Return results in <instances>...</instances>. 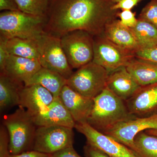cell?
Here are the masks:
<instances>
[{
    "label": "cell",
    "mask_w": 157,
    "mask_h": 157,
    "mask_svg": "<svg viewBox=\"0 0 157 157\" xmlns=\"http://www.w3.org/2000/svg\"><path fill=\"white\" fill-rule=\"evenodd\" d=\"M67 79L59 73L42 67L24 83L25 86L38 84L45 88L54 96L58 98Z\"/></svg>",
    "instance_id": "ffe728a7"
},
{
    "label": "cell",
    "mask_w": 157,
    "mask_h": 157,
    "mask_svg": "<svg viewBox=\"0 0 157 157\" xmlns=\"http://www.w3.org/2000/svg\"><path fill=\"white\" fill-rule=\"evenodd\" d=\"M73 129L52 126L37 127L32 150L52 155L73 146Z\"/></svg>",
    "instance_id": "9c48e42d"
},
{
    "label": "cell",
    "mask_w": 157,
    "mask_h": 157,
    "mask_svg": "<svg viewBox=\"0 0 157 157\" xmlns=\"http://www.w3.org/2000/svg\"><path fill=\"white\" fill-rule=\"evenodd\" d=\"M85 157H110L100 150L86 144L83 147Z\"/></svg>",
    "instance_id": "1f68e13d"
},
{
    "label": "cell",
    "mask_w": 157,
    "mask_h": 157,
    "mask_svg": "<svg viewBox=\"0 0 157 157\" xmlns=\"http://www.w3.org/2000/svg\"><path fill=\"white\" fill-rule=\"evenodd\" d=\"M37 40L11 38L7 41V50L10 55L38 60L39 52Z\"/></svg>",
    "instance_id": "7402d4cb"
},
{
    "label": "cell",
    "mask_w": 157,
    "mask_h": 157,
    "mask_svg": "<svg viewBox=\"0 0 157 157\" xmlns=\"http://www.w3.org/2000/svg\"></svg>",
    "instance_id": "74e56055"
},
{
    "label": "cell",
    "mask_w": 157,
    "mask_h": 157,
    "mask_svg": "<svg viewBox=\"0 0 157 157\" xmlns=\"http://www.w3.org/2000/svg\"><path fill=\"white\" fill-rule=\"evenodd\" d=\"M75 128L86 138V143L110 157H140L132 149L97 131L87 123H76Z\"/></svg>",
    "instance_id": "30bf717a"
},
{
    "label": "cell",
    "mask_w": 157,
    "mask_h": 157,
    "mask_svg": "<svg viewBox=\"0 0 157 157\" xmlns=\"http://www.w3.org/2000/svg\"><path fill=\"white\" fill-rule=\"evenodd\" d=\"M147 134L157 136V129H148L145 131Z\"/></svg>",
    "instance_id": "d590c367"
},
{
    "label": "cell",
    "mask_w": 157,
    "mask_h": 157,
    "mask_svg": "<svg viewBox=\"0 0 157 157\" xmlns=\"http://www.w3.org/2000/svg\"><path fill=\"white\" fill-rule=\"evenodd\" d=\"M94 101L92 110L86 123L103 134L124 122L137 117L129 112L125 101L107 87L94 98Z\"/></svg>",
    "instance_id": "7a4b0ae2"
},
{
    "label": "cell",
    "mask_w": 157,
    "mask_h": 157,
    "mask_svg": "<svg viewBox=\"0 0 157 157\" xmlns=\"http://www.w3.org/2000/svg\"><path fill=\"white\" fill-rule=\"evenodd\" d=\"M54 99L53 95L42 86H24L20 93L19 107L25 108L34 116L46 109Z\"/></svg>",
    "instance_id": "5bb4252c"
},
{
    "label": "cell",
    "mask_w": 157,
    "mask_h": 157,
    "mask_svg": "<svg viewBox=\"0 0 157 157\" xmlns=\"http://www.w3.org/2000/svg\"><path fill=\"white\" fill-rule=\"evenodd\" d=\"M59 97L76 123L87 122L94 106V99L81 95L67 85Z\"/></svg>",
    "instance_id": "4fadbf2b"
},
{
    "label": "cell",
    "mask_w": 157,
    "mask_h": 157,
    "mask_svg": "<svg viewBox=\"0 0 157 157\" xmlns=\"http://www.w3.org/2000/svg\"><path fill=\"white\" fill-rule=\"evenodd\" d=\"M37 127L57 126L74 128L76 122L59 98H55L46 109L34 116Z\"/></svg>",
    "instance_id": "9a60e30c"
},
{
    "label": "cell",
    "mask_w": 157,
    "mask_h": 157,
    "mask_svg": "<svg viewBox=\"0 0 157 157\" xmlns=\"http://www.w3.org/2000/svg\"><path fill=\"white\" fill-rule=\"evenodd\" d=\"M42 68L39 61L10 55L4 71L14 80L24 83Z\"/></svg>",
    "instance_id": "e0dca14e"
},
{
    "label": "cell",
    "mask_w": 157,
    "mask_h": 157,
    "mask_svg": "<svg viewBox=\"0 0 157 157\" xmlns=\"http://www.w3.org/2000/svg\"><path fill=\"white\" fill-rule=\"evenodd\" d=\"M114 4L111 0H52L45 33L60 38L75 30L100 36L106 25L117 17Z\"/></svg>",
    "instance_id": "6da1fadb"
},
{
    "label": "cell",
    "mask_w": 157,
    "mask_h": 157,
    "mask_svg": "<svg viewBox=\"0 0 157 157\" xmlns=\"http://www.w3.org/2000/svg\"><path fill=\"white\" fill-rule=\"evenodd\" d=\"M0 10L14 11L19 9L15 0H0Z\"/></svg>",
    "instance_id": "836d02e7"
},
{
    "label": "cell",
    "mask_w": 157,
    "mask_h": 157,
    "mask_svg": "<svg viewBox=\"0 0 157 157\" xmlns=\"http://www.w3.org/2000/svg\"><path fill=\"white\" fill-rule=\"evenodd\" d=\"M138 18L150 23L157 29V0H151L142 9Z\"/></svg>",
    "instance_id": "484cf974"
},
{
    "label": "cell",
    "mask_w": 157,
    "mask_h": 157,
    "mask_svg": "<svg viewBox=\"0 0 157 157\" xmlns=\"http://www.w3.org/2000/svg\"><path fill=\"white\" fill-rule=\"evenodd\" d=\"M9 134L4 125L0 128V157H9L10 155L9 149Z\"/></svg>",
    "instance_id": "f1b7e54d"
},
{
    "label": "cell",
    "mask_w": 157,
    "mask_h": 157,
    "mask_svg": "<svg viewBox=\"0 0 157 157\" xmlns=\"http://www.w3.org/2000/svg\"><path fill=\"white\" fill-rule=\"evenodd\" d=\"M103 35L107 39L123 48L136 52L140 49L131 28L121 24L114 19L105 25Z\"/></svg>",
    "instance_id": "ac0fdd59"
},
{
    "label": "cell",
    "mask_w": 157,
    "mask_h": 157,
    "mask_svg": "<svg viewBox=\"0 0 157 157\" xmlns=\"http://www.w3.org/2000/svg\"><path fill=\"white\" fill-rule=\"evenodd\" d=\"M20 11L39 16H46L52 0H15Z\"/></svg>",
    "instance_id": "d4e9b609"
},
{
    "label": "cell",
    "mask_w": 157,
    "mask_h": 157,
    "mask_svg": "<svg viewBox=\"0 0 157 157\" xmlns=\"http://www.w3.org/2000/svg\"></svg>",
    "instance_id": "f35d334b"
},
{
    "label": "cell",
    "mask_w": 157,
    "mask_h": 157,
    "mask_svg": "<svg viewBox=\"0 0 157 157\" xmlns=\"http://www.w3.org/2000/svg\"><path fill=\"white\" fill-rule=\"evenodd\" d=\"M68 63L73 69L81 67L93 61L94 36L83 30H75L60 38Z\"/></svg>",
    "instance_id": "ba28073f"
},
{
    "label": "cell",
    "mask_w": 157,
    "mask_h": 157,
    "mask_svg": "<svg viewBox=\"0 0 157 157\" xmlns=\"http://www.w3.org/2000/svg\"><path fill=\"white\" fill-rule=\"evenodd\" d=\"M8 39L0 36V71L3 72L5 69L6 61L9 54L7 50V42Z\"/></svg>",
    "instance_id": "f546056e"
},
{
    "label": "cell",
    "mask_w": 157,
    "mask_h": 157,
    "mask_svg": "<svg viewBox=\"0 0 157 157\" xmlns=\"http://www.w3.org/2000/svg\"><path fill=\"white\" fill-rule=\"evenodd\" d=\"M133 151L140 157H157V136L145 131L138 133L134 139Z\"/></svg>",
    "instance_id": "cb8c5ba5"
},
{
    "label": "cell",
    "mask_w": 157,
    "mask_h": 157,
    "mask_svg": "<svg viewBox=\"0 0 157 157\" xmlns=\"http://www.w3.org/2000/svg\"><path fill=\"white\" fill-rule=\"evenodd\" d=\"M52 157H82L77 153L73 146L63 149L57 152L52 155Z\"/></svg>",
    "instance_id": "d6a6232c"
},
{
    "label": "cell",
    "mask_w": 157,
    "mask_h": 157,
    "mask_svg": "<svg viewBox=\"0 0 157 157\" xmlns=\"http://www.w3.org/2000/svg\"><path fill=\"white\" fill-rule=\"evenodd\" d=\"M151 129H157V113L124 122L105 134L133 150L135 136L140 132Z\"/></svg>",
    "instance_id": "8fae6325"
},
{
    "label": "cell",
    "mask_w": 157,
    "mask_h": 157,
    "mask_svg": "<svg viewBox=\"0 0 157 157\" xmlns=\"http://www.w3.org/2000/svg\"><path fill=\"white\" fill-rule=\"evenodd\" d=\"M142 1L143 0H121L113 5V9L115 11L119 9H121L122 11L131 10Z\"/></svg>",
    "instance_id": "4dcf8cb0"
},
{
    "label": "cell",
    "mask_w": 157,
    "mask_h": 157,
    "mask_svg": "<svg viewBox=\"0 0 157 157\" xmlns=\"http://www.w3.org/2000/svg\"><path fill=\"white\" fill-rule=\"evenodd\" d=\"M52 155L43 153L34 150L29 151L17 155H10L9 157H52Z\"/></svg>",
    "instance_id": "e575fe53"
},
{
    "label": "cell",
    "mask_w": 157,
    "mask_h": 157,
    "mask_svg": "<svg viewBox=\"0 0 157 157\" xmlns=\"http://www.w3.org/2000/svg\"><path fill=\"white\" fill-rule=\"evenodd\" d=\"M24 83L14 80L5 72L0 73V109L3 112L20 105V93Z\"/></svg>",
    "instance_id": "d6986e66"
},
{
    "label": "cell",
    "mask_w": 157,
    "mask_h": 157,
    "mask_svg": "<svg viewBox=\"0 0 157 157\" xmlns=\"http://www.w3.org/2000/svg\"><path fill=\"white\" fill-rule=\"evenodd\" d=\"M93 62L111 73L122 67H126L135 58V52L117 45L104 35L94 37Z\"/></svg>",
    "instance_id": "52a82bcc"
},
{
    "label": "cell",
    "mask_w": 157,
    "mask_h": 157,
    "mask_svg": "<svg viewBox=\"0 0 157 157\" xmlns=\"http://www.w3.org/2000/svg\"><path fill=\"white\" fill-rule=\"evenodd\" d=\"M125 102L129 112L136 117H145L157 113V82L140 86Z\"/></svg>",
    "instance_id": "7c38bea8"
},
{
    "label": "cell",
    "mask_w": 157,
    "mask_h": 157,
    "mask_svg": "<svg viewBox=\"0 0 157 157\" xmlns=\"http://www.w3.org/2000/svg\"><path fill=\"white\" fill-rule=\"evenodd\" d=\"M39 62L42 67L60 74L67 79L73 72L61 43L60 38L45 33L37 40Z\"/></svg>",
    "instance_id": "8992f818"
},
{
    "label": "cell",
    "mask_w": 157,
    "mask_h": 157,
    "mask_svg": "<svg viewBox=\"0 0 157 157\" xmlns=\"http://www.w3.org/2000/svg\"><path fill=\"white\" fill-rule=\"evenodd\" d=\"M121 1V0H111V1L114 3V4H115V3H117L118 2H119Z\"/></svg>",
    "instance_id": "8d00e7d4"
},
{
    "label": "cell",
    "mask_w": 157,
    "mask_h": 157,
    "mask_svg": "<svg viewBox=\"0 0 157 157\" xmlns=\"http://www.w3.org/2000/svg\"><path fill=\"white\" fill-rule=\"evenodd\" d=\"M135 56L137 59L157 64V45L137 50L135 52Z\"/></svg>",
    "instance_id": "4316f807"
},
{
    "label": "cell",
    "mask_w": 157,
    "mask_h": 157,
    "mask_svg": "<svg viewBox=\"0 0 157 157\" xmlns=\"http://www.w3.org/2000/svg\"><path fill=\"white\" fill-rule=\"evenodd\" d=\"M108 74L106 69L92 61L73 72L67 85L81 95L94 99L107 87Z\"/></svg>",
    "instance_id": "5b68a950"
},
{
    "label": "cell",
    "mask_w": 157,
    "mask_h": 157,
    "mask_svg": "<svg viewBox=\"0 0 157 157\" xmlns=\"http://www.w3.org/2000/svg\"><path fill=\"white\" fill-rule=\"evenodd\" d=\"M135 15V13L131 10H124L121 12H118L117 17H119L121 24L131 29L136 25L138 21Z\"/></svg>",
    "instance_id": "83f0119b"
},
{
    "label": "cell",
    "mask_w": 157,
    "mask_h": 157,
    "mask_svg": "<svg viewBox=\"0 0 157 157\" xmlns=\"http://www.w3.org/2000/svg\"><path fill=\"white\" fill-rule=\"evenodd\" d=\"M131 29L140 49L157 45V29L151 24L138 18L137 24Z\"/></svg>",
    "instance_id": "603a6c76"
},
{
    "label": "cell",
    "mask_w": 157,
    "mask_h": 157,
    "mask_svg": "<svg viewBox=\"0 0 157 157\" xmlns=\"http://www.w3.org/2000/svg\"><path fill=\"white\" fill-rule=\"evenodd\" d=\"M107 87L119 98L126 101L140 87L129 73L126 67H122L108 74Z\"/></svg>",
    "instance_id": "2e32d148"
},
{
    "label": "cell",
    "mask_w": 157,
    "mask_h": 157,
    "mask_svg": "<svg viewBox=\"0 0 157 157\" xmlns=\"http://www.w3.org/2000/svg\"><path fill=\"white\" fill-rule=\"evenodd\" d=\"M126 68L140 86L157 82L156 63L135 57Z\"/></svg>",
    "instance_id": "44dd1931"
},
{
    "label": "cell",
    "mask_w": 157,
    "mask_h": 157,
    "mask_svg": "<svg viewBox=\"0 0 157 157\" xmlns=\"http://www.w3.org/2000/svg\"><path fill=\"white\" fill-rule=\"evenodd\" d=\"M3 124L9 135L10 155L32 150L37 127L33 116L19 107L14 113L5 116Z\"/></svg>",
    "instance_id": "277c9868"
},
{
    "label": "cell",
    "mask_w": 157,
    "mask_h": 157,
    "mask_svg": "<svg viewBox=\"0 0 157 157\" xmlns=\"http://www.w3.org/2000/svg\"><path fill=\"white\" fill-rule=\"evenodd\" d=\"M47 16H39L20 11H5L0 14V36L37 40L45 33Z\"/></svg>",
    "instance_id": "3957f363"
}]
</instances>
